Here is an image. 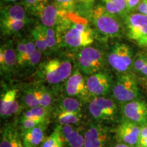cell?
<instances>
[{
  "instance_id": "obj_1",
  "label": "cell",
  "mask_w": 147,
  "mask_h": 147,
  "mask_svg": "<svg viewBox=\"0 0 147 147\" xmlns=\"http://www.w3.org/2000/svg\"><path fill=\"white\" fill-rule=\"evenodd\" d=\"M90 20L97 32L106 38H119L124 32L117 16L110 13L102 4L95 5Z\"/></svg>"
},
{
  "instance_id": "obj_2",
  "label": "cell",
  "mask_w": 147,
  "mask_h": 147,
  "mask_svg": "<svg viewBox=\"0 0 147 147\" xmlns=\"http://www.w3.org/2000/svg\"><path fill=\"white\" fill-rule=\"evenodd\" d=\"M72 73V65L68 59L54 58L45 61L39 66L38 75L49 84L65 82Z\"/></svg>"
},
{
  "instance_id": "obj_3",
  "label": "cell",
  "mask_w": 147,
  "mask_h": 147,
  "mask_svg": "<svg viewBox=\"0 0 147 147\" xmlns=\"http://www.w3.org/2000/svg\"><path fill=\"white\" fill-rule=\"evenodd\" d=\"M88 110L93 121L105 125L117 120L119 113L117 102L106 96L92 98Z\"/></svg>"
},
{
  "instance_id": "obj_4",
  "label": "cell",
  "mask_w": 147,
  "mask_h": 147,
  "mask_svg": "<svg viewBox=\"0 0 147 147\" xmlns=\"http://www.w3.org/2000/svg\"><path fill=\"white\" fill-rule=\"evenodd\" d=\"M94 41V35L86 21H74L63 36L65 47L71 49H81L89 47Z\"/></svg>"
},
{
  "instance_id": "obj_5",
  "label": "cell",
  "mask_w": 147,
  "mask_h": 147,
  "mask_svg": "<svg viewBox=\"0 0 147 147\" xmlns=\"http://www.w3.org/2000/svg\"><path fill=\"white\" fill-rule=\"evenodd\" d=\"M124 32L134 43L147 51V16L140 13L123 16Z\"/></svg>"
},
{
  "instance_id": "obj_6",
  "label": "cell",
  "mask_w": 147,
  "mask_h": 147,
  "mask_svg": "<svg viewBox=\"0 0 147 147\" xmlns=\"http://www.w3.org/2000/svg\"><path fill=\"white\" fill-rule=\"evenodd\" d=\"M69 12L62 10L53 3H48L38 12V16L44 26L57 30L62 35L66 32L72 24Z\"/></svg>"
},
{
  "instance_id": "obj_7",
  "label": "cell",
  "mask_w": 147,
  "mask_h": 147,
  "mask_svg": "<svg viewBox=\"0 0 147 147\" xmlns=\"http://www.w3.org/2000/svg\"><path fill=\"white\" fill-rule=\"evenodd\" d=\"M111 92L114 100L121 105L138 100L140 96L138 84L134 76L129 73L119 75L113 83Z\"/></svg>"
},
{
  "instance_id": "obj_8",
  "label": "cell",
  "mask_w": 147,
  "mask_h": 147,
  "mask_svg": "<svg viewBox=\"0 0 147 147\" xmlns=\"http://www.w3.org/2000/svg\"><path fill=\"white\" fill-rule=\"evenodd\" d=\"M104 61L102 51L91 46L81 49L76 56L77 69L82 74L89 76L101 71Z\"/></svg>"
},
{
  "instance_id": "obj_9",
  "label": "cell",
  "mask_w": 147,
  "mask_h": 147,
  "mask_svg": "<svg viewBox=\"0 0 147 147\" xmlns=\"http://www.w3.org/2000/svg\"><path fill=\"white\" fill-rule=\"evenodd\" d=\"M107 125L92 121L84 125V147H109L114 134Z\"/></svg>"
},
{
  "instance_id": "obj_10",
  "label": "cell",
  "mask_w": 147,
  "mask_h": 147,
  "mask_svg": "<svg viewBox=\"0 0 147 147\" xmlns=\"http://www.w3.org/2000/svg\"><path fill=\"white\" fill-rule=\"evenodd\" d=\"M108 64L113 69L121 74L128 73L132 68L134 61L133 51L125 43H115L108 55Z\"/></svg>"
},
{
  "instance_id": "obj_11",
  "label": "cell",
  "mask_w": 147,
  "mask_h": 147,
  "mask_svg": "<svg viewBox=\"0 0 147 147\" xmlns=\"http://www.w3.org/2000/svg\"><path fill=\"white\" fill-rule=\"evenodd\" d=\"M141 127L123 119L113 129L114 138L117 142L123 143L131 147H137Z\"/></svg>"
},
{
  "instance_id": "obj_12",
  "label": "cell",
  "mask_w": 147,
  "mask_h": 147,
  "mask_svg": "<svg viewBox=\"0 0 147 147\" xmlns=\"http://www.w3.org/2000/svg\"><path fill=\"white\" fill-rule=\"evenodd\" d=\"M65 91L67 96L76 97L83 102H89L92 99L88 91L86 78L78 69L74 70L65 82Z\"/></svg>"
},
{
  "instance_id": "obj_13",
  "label": "cell",
  "mask_w": 147,
  "mask_h": 147,
  "mask_svg": "<svg viewBox=\"0 0 147 147\" xmlns=\"http://www.w3.org/2000/svg\"><path fill=\"white\" fill-rule=\"evenodd\" d=\"M124 119L140 127L147 125V103L138 99L121 105Z\"/></svg>"
},
{
  "instance_id": "obj_14",
  "label": "cell",
  "mask_w": 147,
  "mask_h": 147,
  "mask_svg": "<svg viewBox=\"0 0 147 147\" xmlns=\"http://www.w3.org/2000/svg\"><path fill=\"white\" fill-rule=\"evenodd\" d=\"M88 91L92 98L106 96L112 90L111 80L107 74L100 71L86 78Z\"/></svg>"
},
{
  "instance_id": "obj_15",
  "label": "cell",
  "mask_w": 147,
  "mask_h": 147,
  "mask_svg": "<svg viewBox=\"0 0 147 147\" xmlns=\"http://www.w3.org/2000/svg\"><path fill=\"white\" fill-rule=\"evenodd\" d=\"M18 90L11 88L1 91L0 98V115L1 118L12 117L20 113L23 108L18 100Z\"/></svg>"
},
{
  "instance_id": "obj_16",
  "label": "cell",
  "mask_w": 147,
  "mask_h": 147,
  "mask_svg": "<svg viewBox=\"0 0 147 147\" xmlns=\"http://www.w3.org/2000/svg\"><path fill=\"white\" fill-rule=\"evenodd\" d=\"M64 147H84V125H60Z\"/></svg>"
},
{
  "instance_id": "obj_17",
  "label": "cell",
  "mask_w": 147,
  "mask_h": 147,
  "mask_svg": "<svg viewBox=\"0 0 147 147\" xmlns=\"http://www.w3.org/2000/svg\"><path fill=\"white\" fill-rule=\"evenodd\" d=\"M17 65L16 48L10 41L1 45L0 48V69L1 74L10 75Z\"/></svg>"
},
{
  "instance_id": "obj_18",
  "label": "cell",
  "mask_w": 147,
  "mask_h": 147,
  "mask_svg": "<svg viewBox=\"0 0 147 147\" xmlns=\"http://www.w3.org/2000/svg\"><path fill=\"white\" fill-rule=\"evenodd\" d=\"M49 123L40 125L27 131L20 132L25 147H40L46 138V131Z\"/></svg>"
},
{
  "instance_id": "obj_19",
  "label": "cell",
  "mask_w": 147,
  "mask_h": 147,
  "mask_svg": "<svg viewBox=\"0 0 147 147\" xmlns=\"http://www.w3.org/2000/svg\"><path fill=\"white\" fill-rule=\"evenodd\" d=\"M0 20L29 21L25 7L20 4H10L1 8Z\"/></svg>"
},
{
  "instance_id": "obj_20",
  "label": "cell",
  "mask_w": 147,
  "mask_h": 147,
  "mask_svg": "<svg viewBox=\"0 0 147 147\" xmlns=\"http://www.w3.org/2000/svg\"><path fill=\"white\" fill-rule=\"evenodd\" d=\"M83 102L76 97L65 96L61 97L57 102L55 107L53 108L54 112H70V113H82Z\"/></svg>"
},
{
  "instance_id": "obj_21",
  "label": "cell",
  "mask_w": 147,
  "mask_h": 147,
  "mask_svg": "<svg viewBox=\"0 0 147 147\" xmlns=\"http://www.w3.org/2000/svg\"><path fill=\"white\" fill-rule=\"evenodd\" d=\"M53 115L57 125H82L83 121V113H70V112H54L53 111Z\"/></svg>"
},
{
  "instance_id": "obj_22",
  "label": "cell",
  "mask_w": 147,
  "mask_h": 147,
  "mask_svg": "<svg viewBox=\"0 0 147 147\" xmlns=\"http://www.w3.org/2000/svg\"><path fill=\"white\" fill-rule=\"evenodd\" d=\"M38 26L45 36L48 49L52 51L56 50L59 45H61L63 41L62 35L56 29L45 27L41 24L38 25Z\"/></svg>"
},
{
  "instance_id": "obj_23",
  "label": "cell",
  "mask_w": 147,
  "mask_h": 147,
  "mask_svg": "<svg viewBox=\"0 0 147 147\" xmlns=\"http://www.w3.org/2000/svg\"><path fill=\"white\" fill-rule=\"evenodd\" d=\"M21 106L23 108H32L40 106L36 92V86L29 85L22 90L21 94Z\"/></svg>"
},
{
  "instance_id": "obj_24",
  "label": "cell",
  "mask_w": 147,
  "mask_h": 147,
  "mask_svg": "<svg viewBox=\"0 0 147 147\" xmlns=\"http://www.w3.org/2000/svg\"><path fill=\"white\" fill-rule=\"evenodd\" d=\"M36 92L40 106L53 108L55 100L54 95L51 89L43 84H38L36 85Z\"/></svg>"
},
{
  "instance_id": "obj_25",
  "label": "cell",
  "mask_w": 147,
  "mask_h": 147,
  "mask_svg": "<svg viewBox=\"0 0 147 147\" xmlns=\"http://www.w3.org/2000/svg\"><path fill=\"white\" fill-rule=\"evenodd\" d=\"M53 115V108H45L38 106L23 111L20 117L21 119L38 118L43 120L50 121Z\"/></svg>"
},
{
  "instance_id": "obj_26",
  "label": "cell",
  "mask_w": 147,
  "mask_h": 147,
  "mask_svg": "<svg viewBox=\"0 0 147 147\" xmlns=\"http://www.w3.org/2000/svg\"><path fill=\"white\" fill-rule=\"evenodd\" d=\"M29 21H8L0 20L1 33L3 36H11L18 34Z\"/></svg>"
},
{
  "instance_id": "obj_27",
  "label": "cell",
  "mask_w": 147,
  "mask_h": 147,
  "mask_svg": "<svg viewBox=\"0 0 147 147\" xmlns=\"http://www.w3.org/2000/svg\"><path fill=\"white\" fill-rule=\"evenodd\" d=\"M102 5L110 13L117 16L127 14L125 0H100Z\"/></svg>"
},
{
  "instance_id": "obj_28",
  "label": "cell",
  "mask_w": 147,
  "mask_h": 147,
  "mask_svg": "<svg viewBox=\"0 0 147 147\" xmlns=\"http://www.w3.org/2000/svg\"><path fill=\"white\" fill-rule=\"evenodd\" d=\"M76 3V14L86 19H91L95 0H74Z\"/></svg>"
},
{
  "instance_id": "obj_29",
  "label": "cell",
  "mask_w": 147,
  "mask_h": 147,
  "mask_svg": "<svg viewBox=\"0 0 147 147\" xmlns=\"http://www.w3.org/2000/svg\"><path fill=\"white\" fill-rule=\"evenodd\" d=\"M40 147H64L59 125H56L52 133L46 137Z\"/></svg>"
},
{
  "instance_id": "obj_30",
  "label": "cell",
  "mask_w": 147,
  "mask_h": 147,
  "mask_svg": "<svg viewBox=\"0 0 147 147\" xmlns=\"http://www.w3.org/2000/svg\"><path fill=\"white\" fill-rule=\"evenodd\" d=\"M16 127L14 125L7 124L1 129L0 147H12V138Z\"/></svg>"
},
{
  "instance_id": "obj_31",
  "label": "cell",
  "mask_w": 147,
  "mask_h": 147,
  "mask_svg": "<svg viewBox=\"0 0 147 147\" xmlns=\"http://www.w3.org/2000/svg\"><path fill=\"white\" fill-rule=\"evenodd\" d=\"M50 121L43 120L38 118H27L21 119L18 121V126L17 127L20 132H23L31 129L40 125L49 123Z\"/></svg>"
},
{
  "instance_id": "obj_32",
  "label": "cell",
  "mask_w": 147,
  "mask_h": 147,
  "mask_svg": "<svg viewBox=\"0 0 147 147\" xmlns=\"http://www.w3.org/2000/svg\"><path fill=\"white\" fill-rule=\"evenodd\" d=\"M31 37L34 40L35 45H36L37 49L40 50L42 52H45L48 49V46L47 41L38 25L32 29L31 32Z\"/></svg>"
},
{
  "instance_id": "obj_33",
  "label": "cell",
  "mask_w": 147,
  "mask_h": 147,
  "mask_svg": "<svg viewBox=\"0 0 147 147\" xmlns=\"http://www.w3.org/2000/svg\"><path fill=\"white\" fill-rule=\"evenodd\" d=\"M48 3L49 0H23L24 7L36 15Z\"/></svg>"
},
{
  "instance_id": "obj_34",
  "label": "cell",
  "mask_w": 147,
  "mask_h": 147,
  "mask_svg": "<svg viewBox=\"0 0 147 147\" xmlns=\"http://www.w3.org/2000/svg\"><path fill=\"white\" fill-rule=\"evenodd\" d=\"M16 57H17V65L25 67V57H26L27 46L25 40L18 41L16 46Z\"/></svg>"
},
{
  "instance_id": "obj_35",
  "label": "cell",
  "mask_w": 147,
  "mask_h": 147,
  "mask_svg": "<svg viewBox=\"0 0 147 147\" xmlns=\"http://www.w3.org/2000/svg\"><path fill=\"white\" fill-rule=\"evenodd\" d=\"M147 62V55L144 53H138L134 57L132 69L136 73L140 74L141 71L144 68Z\"/></svg>"
},
{
  "instance_id": "obj_36",
  "label": "cell",
  "mask_w": 147,
  "mask_h": 147,
  "mask_svg": "<svg viewBox=\"0 0 147 147\" xmlns=\"http://www.w3.org/2000/svg\"><path fill=\"white\" fill-rule=\"evenodd\" d=\"M51 3L62 10L76 14V3L74 0H52Z\"/></svg>"
},
{
  "instance_id": "obj_37",
  "label": "cell",
  "mask_w": 147,
  "mask_h": 147,
  "mask_svg": "<svg viewBox=\"0 0 147 147\" xmlns=\"http://www.w3.org/2000/svg\"><path fill=\"white\" fill-rule=\"evenodd\" d=\"M42 58V51L36 49L29 57L25 67H35L40 63Z\"/></svg>"
},
{
  "instance_id": "obj_38",
  "label": "cell",
  "mask_w": 147,
  "mask_h": 147,
  "mask_svg": "<svg viewBox=\"0 0 147 147\" xmlns=\"http://www.w3.org/2000/svg\"><path fill=\"white\" fill-rule=\"evenodd\" d=\"M12 147H25L22 142L21 138V134L18 130L17 127H16L15 131L13 134V138H12Z\"/></svg>"
},
{
  "instance_id": "obj_39",
  "label": "cell",
  "mask_w": 147,
  "mask_h": 147,
  "mask_svg": "<svg viewBox=\"0 0 147 147\" xmlns=\"http://www.w3.org/2000/svg\"><path fill=\"white\" fill-rule=\"evenodd\" d=\"M127 5V14L134 12L135 10H137L138 7L140 3L142 0H125Z\"/></svg>"
},
{
  "instance_id": "obj_40",
  "label": "cell",
  "mask_w": 147,
  "mask_h": 147,
  "mask_svg": "<svg viewBox=\"0 0 147 147\" xmlns=\"http://www.w3.org/2000/svg\"><path fill=\"white\" fill-rule=\"evenodd\" d=\"M137 10L138 13L147 16V0H142L138 7Z\"/></svg>"
},
{
  "instance_id": "obj_41",
  "label": "cell",
  "mask_w": 147,
  "mask_h": 147,
  "mask_svg": "<svg viewBox=\"0 0 147 147\" xmlns=\"http://www.w3.org/2000/svg\"><path fill=\"white\" fill-rule=\"evenodd\" d=\"M147 138V125L142 126L140 127V138L138 143L142 142Z\"/></svg>"
},
{
  "instance_id": "obj_42",
  "label": "cell",
  "mask_w": 147,
  "mask_h": 147,
  "mask_svg": "<svg viewBox=\"0 0 147 147\" xmlns=\"http://www.w3.org/2000/svg\"><path fill=\"white\" fill-rule=\"evenodd\" d=\"M112 147H131L129 146L127 144H123V143H120V142H117L115 144H113Z\"/></svg>"
},
{
  "instance_id": "obj_43",
  "label": "cell",
  "mask_w": 147,
  "mask_h": 147,
  "mask_svg": "<svg viewBox=\"0 0 147 147\" xmlns=\"http://www.w3.org/2000/svg\"><path fill=\"white\" fill-rule=\"evenodd\" d=\"M137 147H147V138L142 142H139Z\"/></svg>"
},
{
  "instance_id": "obj_44",
  "label": "cell",
  "mask_w": 147,
  "mask_h": 147,
  "mask_svg": "<svg viewBox=\"0 0 147 147\" xmlns=\"http://www.w3.org/2000/svg\"><path fill=\"white\" fill-rule=\"evenodd\" d=\"M140 74L144 77H145L146 78H147V62H146V65H145L144 68L143 69V70L142 71H141Z\"/></svg>"
},
{
  "instance_id": "obj_45",
  "label": "cell",
  "mask_w": 147,
  "mask_h": 147,
  "mask_svg": "<svg viewBox=\"0 0 147 147\" xmlns=\"http://www.w3.org/2000/svg\"><path fill=\"white\" fill-rule=\"evenodd\" d=\"M3 1L5 2H8V3H13V2H16V1H20V0H3Z\"/></svg>"
},
{
  "instance_id": "obj_46",
  "label": "cell",
  "mask_w": 147,
  "mask_h": 147,
  "mask_svg": "<svg viewBox=\"0 0 147 147\" xmlns=\"http://www.w3.org/2000/svg\"><path fill=\"white\" fill-rule=\"evenodd\" d=\"M146 89H147V82H146Z\"/></svg>"
}]
</instances>
